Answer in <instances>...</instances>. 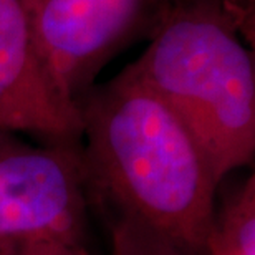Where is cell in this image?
<instances>
[{
    "label": "cell",
    "instance_id": "cell-6",
    "mask_svg": "<svg viewBox=\"0 0 255 255\" xmlns=\"http://www.w3.org/2000/svg\"><path fill=\"white\" fill-rule=\"evenodd\" d=\"M206 255H255V177L244 182L219 216L214 214Z\"/></svg>",
    "mask_w": 255,
    "mask_h": 255
},
{
    "label": "cell",
    "instance_id": "cell-5",
    "mask_svg": "<svg viewBox=\"0 0 255 255\" xmlns=\"http://www.w3.org/2000/svg\"><path fill=\"white\" fill-rule=\"evenodd\" d=\"M0 129L76 144L78 105L60 93L45 62L28 0H0Z\"/></svg>",
    "mask_w": 255,
    "mask_h": 255
},
{
    "label": "cell",
    "instance_id": "cell-1",
    "mask_svg": "<svg viewBox=\"0 0 255 255\" xmlns=\"http://www.w3.org/2000/svg\"><path fill=\"white\" fill-rule=\"evenodd\" d=\"M85 192L116 255H206L214 179L184 125L131 66L78 101Z\"/></svg>",
    "mask_w": 255,
    "mask_h": 255
},
{
    "label": "cell",
    "instance_id": "cell-7",
    "mask_svg": "<svg viewBox=\"0 0 255 255\" xmlns=\"http://www.w3.org/2000/svg\"><path fill=\"white\" fill-rule=\"evenodd\" d=\"M0 255H91L80 242L58 237L0 239Z\"/></svg>",
    "mask_w": 255,
    "mask_h": 255
},
{
    "label": "cell",
    "instance_id": "cell-2",
    "mask_svg": "<svg viewBox=\"0 0 255 255\" xmlns=\"http://www.w3.org/2000/svg\"><path fill=\"white\" fill-rule=\"evenodd\" d=\"M241 32L211 0H174L129 65L184 125L217 184L255 154V65Z\"/></svg>",
    "mask_w": 255,
    "mask_h": 255
},
{
    "label": "cell",
    "instance_id": "cell-4",
    "mask_svg": "<svg viewBox=\"0 0 255 255\" xmlns=\"http://www.w3.org/2000/svg\"><path fill=\"white\" fill-rule=\"evenodd\" d=\"M86 192L76 144L33 147L0 136V239L80 242Z\"/></svg>",
    "mask_w": 255,
    "mask_h": 255
},
{
    "label": "cell",
    "instance_id": "cell-9",
    "mask_svg": "<svg viewBox=\"0 0 255 255\" xmlns=\"http://www.w3.org/2000/svg\"><path fill=\"white\" fill-rule=\"evenodd\" d=\"M3 134H5V132H3L2 129H0V136H3Z\"/></svg>",
    "mask_w": 255,
    "mask_h": 255
},
{
    "label": "cell",
    "instance_id": "cell-8",
    "mask_svg": "<svg viewBox=\"0 0 255 255\" xmlns=\"http://www.w3.org/2000/svg\"><path fill=\"white\" fill-rule=\"evenodd\" d=\"M211 2L221 5L227 13H231L241 27L249 23V15L252 17L254 0H211Z\"/></svg>",
    "mask_w": 255,
    "mask_h": 255
},
{
    "label": "cell",
    "instance_id": "cell-3",
    "mask_svg": "<svg viewBox=\"0 0 255 255\" xmlns=\"http://www.w3.org/2000/svg\"><path fill=\"white\" fill-rule=\"evenodd\" d=\"M174 0H28L45 62L71 103L137 35L156 27Z\"/></svg>",
    "mask_w": 255,
    "mask_h": 255
}]
</instances>
